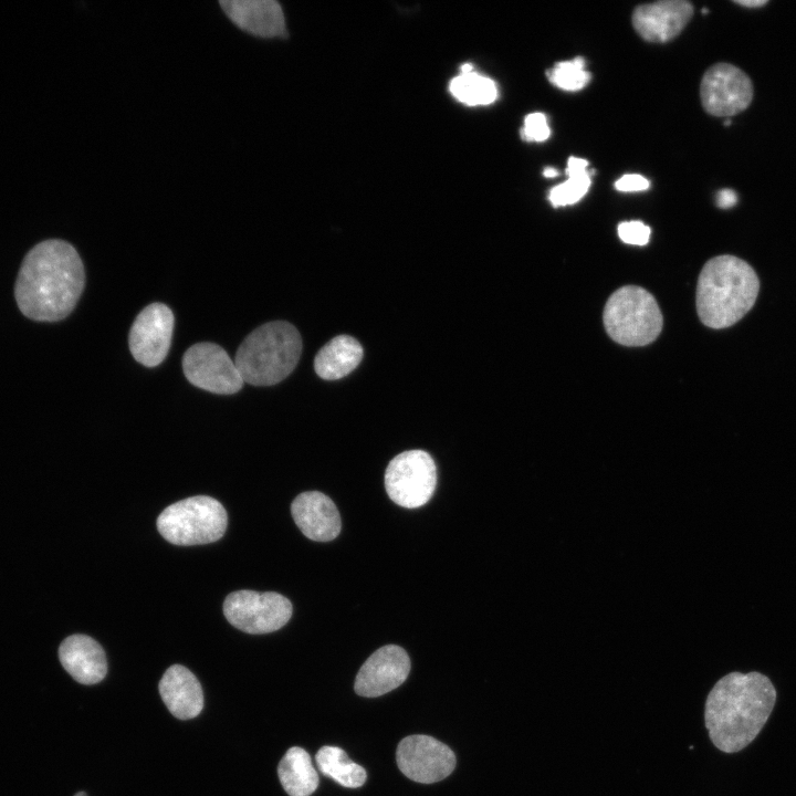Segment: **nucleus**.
<instances>
[{
    "mask_svg": "<svg viewBox=\"0 0 796 796\" xmlns=\"http://www.w3.org/2000/svg\"><path fill=\"white\" fill-rule=\"evenodd\" d=\"M410 671L405 649L387 645L376 650L360 667L354 689L358 695L376 698L398 688Z\"/></svg>",
    "mask_w": 796,
    "mask_h": 796,
    "instance_id": "ddd939ff",
    "label": "nucleus"
},
{
    "mask_svg": "<svg viewBox=\"0 0 796 796\" xmlns=\"http://www.w3.org/2000/svg\"><path fill=\"white\" fill-rule=\"evenodd\" d=\"M158 689L169 712L179 720L196 718L203 708L201 684L184 666L169 667L161 677Z\"/></svg>",
    "mask_w": 796,
    "mask_h": 796,
    "instance_id": "a211bd4d",
    "label": "nucleus"
},
{
    "mask_svg": "<svg viewBox=\"0 0 796 796\" xmlns=\"http://www.w3.org/2000/svg\"><path fill=\"white\" fill-rule=\"evenodd\" d=\"M362 358L363 347L359 342L349 335H338L317 352L314 369L321 378L336 380L352 373Z\"/></svg>",
    "mask_w": 796,
    "mask_h": 796,
    "instance_id": "6ab92c4d",
    "label": "nucleus"
},
{
    "mask_svg": "<svg viewBox=\"0 0 796 796\" xmlns=\"http://www.w3.org/2000/svg\"><path fill=\"white\" fill-rule=\"evenodd\" d=\"M277 776L290 796H311L320 782L310 754L298 746L286 751L279 763Z\"/></svg>",
    "mask_w": 796,
    "mask_h": 796,
    "instance_id": "aec40b11",
    "label": "nucleus"
},
{
    "mask_svg": "<svg viewBox=\"0 0 796 796\" xmlns=\"http://www.w3.org/2000/svg\"><path fill=\"white\" fill-rule=\"evenodd\" d=\"M649 180L638 174L624 175L615 182V188L622 192L642 191L649 188Z\"/></svg>",
    "mask_w": 796,
    "mask_h": 796,
    "instance_id": "bb28decb",
    "label": "nucleus"
},
{
    "mask_svg": "<svg viewBox=\"0 0 796 796\" xmlns=\"http://www.w3.org/2000/svg\"><path fill=\"white\" fill-rule=\"evenodd\" d=\"M182 369L193 386L218 395L235 394L244 383L234 362L214 343L190 346L184 354Z\"/></svg>",
    "mask_w": 796,
    "mask_h": 796,
    "instance_id": "1a4fd4ad",
    "label": "nucleus"
},
{
    "mask_svg": "<svg viewBox=\"0 0 796 796\" xmlns=\"http://www.w3.org/2000/svg\"><path fill=\"white\" fill-rule=\"evenodd\" d=\"M84 285L85 270L75 248L66 241L49 239L24 256L14 296L28 318L57 322L74 310Z\"/></svg>",
    "mask_w": 796,
    "mask_h": 796,
    "instance_id": "f257e3e1",
    "label": "nucleus"
},
{
    "mask_svg": "<svg viewBox=\"0 0 796 796\" xmlns=\"http://www.w3.org/2000/svg\"><path fill=\"white\" fill-rule=\"evenodd\" d=\"M776 701L769 679L756 671L731 672L710 691L704 710L712 743L725 753L747 746L761 732Z\"/></svg>",
    "mask_w": 796,
    "mask_h": 796,
    "instance_id": "f03ea898",
    "label": "nucleus"
},
{
    "mask_svg": "<svg viewBox=\"0 0 796 796\" xmlns=\"http://www.w3.org/2000/svg\"><path fill=\"white\" fill-rule=\"evenodd\" d=\"M450 92L458 101L470 106L489 105L498 97L496 84L473 71L455 76L450 82Z\"/></svg>",
    "mask_w": 796,
    "mask_h": 796,
    "instance_id": "5701e85b",
    "label": "nucleus"
},
{
    "mask_svg": "<svg viewBox=\"0 0 796 796\" xmlns=\"http://www.w3.org/2000/svg\"><path fill=\"white\" fill-rule=\"evenodd\" d=\"M227 523V512L218 500L197 495L167 506L157 519V528L171 544L198 545L221 538Z\"/></svg>",
    "mask_w": 796,
    "mask_h": 796,
    "instance_id": "423d86ee",
    "label": "nucleus"
},
{
    "mask_svg": "<svg viewBox=\"0 0 796 796\" xmlns=\"http://www.w3.org/2000/svg\"><path fill=\"white\" fill-rule=\"evenodd\" d=\"M607 334L625 346H643L662 329V314L656 298L645 289L626 285L608 298L603 314Z\"/></svg>",
    "mask_w": 796,
    "mask_h": 796,
    "instance_id": "39448f33",
    "label": "nucleus"
},
{
    "mask_svg": "<svg viewBox=\"0 0 796 796\" xmlns=\"http://www.w3.org/2000/svg\"><path fill=\"white\" fill-rule=\"evenodd\" d=\"M294 522L310 540L328 542L341 532L342 522L335 503L318 491L298 494L291 504Z\"/></svg>",
    "mask_w": 796,
    "mask_h": 796,
    "instance_id": "2eb2a0df",
    "label": "nucleus"
},
{
    "mask_svg": "<svg viewBox=\"0 0 796 796\" xmlns=\"http://www.w3.org/2000/svg\"><path fill=\"white\" fill-rule=\"evenodd\" d=\"M692 15L693 7L689 1L662 0L636 7L631 21L643 40L664 43L679 35Z\"/></svg>",
    "mask_w": 796,
    "mask_h": 796,
    "instance_id": "4468645a",
    "label": "nucleus"
},
{
    "mask_svg": "<svg viewBox=\"0 0 796 796\" xmlns=\"http://www.w3.org/2000/svg\"><path fill=\"white\" fill-rule=\"evenodd\" d=\"M227 620L241 631L269 633L282 628L292 616V604L274 591L237 590L223 603Z\"/></svg>",
    "mask_w": 796,
    "mask_h": 796,
    "instance_id": "6e6552de",
    "label": "nucleus"
},
{
    "mask_svg": "<svg viewBox=\"0 0 796 796\" xmlns=\"http://www.w3.org/2000/svg\"><path fill=\"white\" fill-rule=\"evenodd\" d=\"M315 761L322 774L343 787L358 788L366 782L365 768L353 762L346 752L337 746L321 747L315 755Z\"/></svg>",
    "mask_w": 796,
    "mask_h": 796,
    "instance_id": "412c9836",
    "label": "nucleus"
},
{
    "mask_svg": "<svg viewBox=\"0 0 796 796\" xmlns=\"http://www.w3.org/2000/svg\"><path fill=\"white\" fill-rule=\"evenodd\" d=\"M566 174L568 178L548 192V199L555 208L576 203L587 193L591 185L593 171L588 170V161L584 158L570 156L567 160Z\"/></svg>",
    "mask_w": 796,
    "mask_h": 796,
    "instance_id": "4be33fe9",
    "label": "nucleus"
},
{
    "mask_svg": "<svg viewBox=\"0 0 796 796\" xmlns=\"http://www.w3.org/2000/svg\"><path fill=\"white\" fill-rule=\"evenodd\" d=\"M758 290V277L747 262L734 255L714 256L698 280V315L708 327H730L752 308Z\"/></svg>",
    "mask_w": 796,
    "mask_h": 796,
    "instance_id": "7ed1b4c3",
    "label": "nucleus"
},
{
    "mask_svg": "<svg viewBox=\"0 0 796 796\" xmlns=\"http://www.w3.org/2000/svg\"><path fill=\"white\" fill-rule=\"evenodd\" d=\"M301 352L298 331L289 322L274 321L256 327L243 339L234 364L243 381L272 386L294 370Z\"/></svg>",
    "mask_w": 796,
    "mask_h": 796,
    "instance_id": "20e7f679",
    "label": "nucleus"
},
{
    "mask_svg": "<svg viewBox=\"0 0 796 796\" xmlns=\"http://www.w3.org/2000/svg\"><path fill=\"white\" fill-rule=\"evenodd\" d=\"M63 668L78 683L95 684L107 673L106 656L101 645L85 635H72L59 648Z\"/></svg>",
    "mask_w": 796,
    "mask_h": 796,
    "instance_id": "f3484780",
    "label": "nucleus"
},
{
    "mask_svg": "<svg viewBox=\"0 0 796 796\" xmlns=\"http://www.w3.org/2000/svg\"><path fill=\"white\" fill-rule=\"evenodd\" d=\"M546 75L554 86L569 92L584 88L591 77L585 69V60L582 56L557 62L554 67L547 70Z\"/></svg>",
    "mask_w": 796,
    "mask_h": 796,
    "instance_id": "b1692460",
    "label": "nucleus"
},
{
    "mask_svg": "<svg viewBox=\"0 0 796 796\" xmlns=\"http://www.w3.org/2000/svg\"><path fill=\"white\" fill-rule=\"evenodd\" d=\"M401 773L417 783L431 784L449 776L455 767V755L449 746L428 735L402 739L396 752Z\"/></svg>",
    "mask_w": 796,
    "mask_h": 796,
    "instance_id": "9b49d317",
    "label": "nucleus"
},
{
    "mask_svg": "<svg viewBox=\"0 0 796 796\" xmlns=\"http://www.w3.org/2000/svg\"><path fill=\"white\" fill-rule=\"evenodd\" d=\"M700 98L704 111L710 115H736L751 104L753 84L740 67L725 62L715 63L702 76Z\"/></svg>",
    "mask_w": 796,
    "mask_h": 796,
    "instance_id": "9d476101",
    "label": "nucleus"
},
{
    "mask_svg": "<svg viewBox=\"0 0 796 796\" xmlns=\"http://www.w3.org/2000/svg\"><path fill=\"white\" fill-rule=\"evenodd\" d=\"M651 230L641 221H624L618 226V235L627 244L646 245L649 242Z\"/></svg>",
    "mask_w": 796,
    "mask_h": 796,
    "instance_id": "a878e982",
    "label": "nucleus"
},
{
    "mask_svg": "<svg viewBox=\"0 0 796 796\" xmlns=\"http://www.w3.org/2000/svg\"><path fill=\"white\" fill-rule=\"evenodd\" d=\"M544 177L546 178H554L558 176V171L553 167H546L543 171Z\"/></svg>",
    "mask_w": 796,
    "mask_h": 796,
    "instance_id": "c756f323",
    "label": "nucleus"
},
{
    "mask_svg": "<svg viewBox=\"0 0 796 796\" xmlns=\"http://www.w3.org/2000/svg\"><path fill=\"white\" fill-rule=\"evenodd\" d=\"M220 6L245 32L261 38L286 36L284 14L275 0H222Z\"/></svg>",
    "mask_w": 796,
    "mask_h": 796,
    "instance_id": "dca6fc26",
    "label": "nucleus"
},
{
    "mask_svg": "<svg viewBox=\"0 0 796 796\" xmlns=\"http://www.w3.org/2000/svg\"><path fill=\"white\" fill-rule=\"evenodd\" d=\"M437 469L432 457L423 450H408L390 460L385 472V488L396 504L416 509L432 496Z\"/></svg>",
    "mask_w": 796,
    "mask_h": 796,
    "instance_id": "0eeeda50",
    "label": "nucleus"
},
{
    "mask_svg": "<svg viewBox=\"0 0 796 796\" xmlns=\"http://www.w3.org/2000/svg\"><path fill=\"white\" fill-rule=\"evenodd\" d=\"M737 202V195L733 189L723 188L716 192L715 205L721 209H730Z\"/></svg>",
    "mask_w": 796,
    "mask_h": 796,
    "instance_id": "cd10ccee",
    "label": "nucleus"
},
{
    "mask_svg": "<svg viewBox=\"0 0 796 796\" xmlns=\"http://www.w3.org/2000/svg\"><path fill=\"white\" fill-rule=\"evenodd\" d=\"M551 135L547 118L543 113H531L524 119L521 137L526 142H544Z\"/></svg>",
    "mask_w": 796,
    "mask_h": 796,
    "instance_id": "393cba45",
    "label": "nucleus"
},
{
    "mask_svg": "<svg viewBox=\"0 0 796 796\" xmlns=\"http://www.w3.org/2000/svg\"><path fill=\"white\" fill-rule=\"evenodd\" d=\"M74 796H87V794L85 792H78Z\"/></svg>",
    "mask_w": 796,
    "mask_h": 796,
    "instance_id": "7c9ffc66",
    "label": "nucleus"
},
{
    "mask_svg": "<svg viewBox=\"0 0 796 796\" xmlns=\"http://www.w3.org/2000/svg\"><path fill=\"white\" fill-rule=\"evenodd\" d=\"M175 317L163 303H151L136 316L128 335L133 357L146 367L159 365L167 356Z\"/></svg>",
    "mask_w": 796,
    "mask_h": 796,
    "instance_id": "f8f14e48",
    "label": "nucleus"
},
{
    "mask_svg": "<svg viewBox=\"0 0 796 796\" xmlns=\"http://www.w3.org/2000/svg\"><path fill=\"white\" fill-rule=\"evenodd\" d=\"M768 0H736L735 3L746 8H760L766 4Z\"/></svg>",
    "mask_w": 796,
    "mask_h": 796,
    "instance_id": "c85d7f7f",
    "label": "nucleus"
}]
</instances>
